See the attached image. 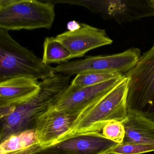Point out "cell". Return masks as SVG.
I'll use <instances>...</instances> for the list:
<instances>
[{"mask_svg": "<svg viewBox=\"0 0 154 154\" xmlns=\"http://www.w3.org/2000/svg\"><path fill=\"white\" fill-rule=\"evenodd\" d=\"M70 76L61 73L39 82L40 89L25 102L0 109V140L13 133L34 129L37 119L48 110L70 85Z\"/></svg>", "mask_w": 154, "mask_h": 154, "instance_id": "cell-1", "label": "cell"}, {"mask_svg": "<svg viewBox=\"0 0 154 154\" xmlns=\"http://www.w3.org/2000/svg\"><path fill=\"white\" fill-rule=\"evenodd\" d=\"M55 73L54 67L0 29V82L17 77L42 81Z\"/></svg>", "mask_w": 154, "mask_h": 154, "instance_id": "cell-2", "label": "cell"}, {"mask_svg": "<svg viewBox=\"0 0 154 154\" xmlns=\"http://www.w3.org/2000/svg\"><path fill=\"white\" fill-rule=\"evenodd\" d=\"M128 90V79L125 76L110 91L79 115L69 131L57 141L74 134L100 132L111 122H122L127 116Z\"/></svg>", "mask_w": 154, "mask_h": 154, "instance_id": "cell-3", "label": "cell"}, {"mask_svg": "<svg viewBox=\"0 0 154 154\" xmlns=\"http://www.w3.org/2000/svg\"><path fill=\"white\" fill-rule=\"evenodd\" d=\"M55 18V4L50 1H0V29L7 31L49 29Z\"/></svg>", "mask_w": 154, "mask_h": 154, "instance_id": "cell-4", "label": "cell"}, {"mask_svg": "<svg viewBox=\"0 0 154 154\" xmlns=\"http://www.w3.org/2000/svg\"><path fill=\"white\" fill-rule=\"evenodd\" d=\"M125 75L128 79L127 111L154 121V43Z\"/></svg>", "mask_w": 154, "mask_h": 154, "instance_id": "cell-5", "label": "cell"}, {"mask_svg": "<svg viewBox=\"0 0 154 154\" xmlns=\"http://www.w3.org/2000/svg\"><path fill=\"white\" fill-rule=\"evenodd\" d=\"M57 3L84 7L119 25L154 16L150 0H60Z\"/></svg>", "mask_w": 154, "mask_h": 154, "instance_id": "cell-6", "label": "cell"}, {"mask_svg": "<svg viewBox=\"0 0 154 154\" xmlns=\"http://www.w3.org/2000/svg\"><path fill=\"white\" fill-rule=\"evenodd\" d=\"M141 56L140 49L131 48L119 54L89 56L83 59L68 61L54 67V70L55 73L69 76L88 71L125 75L136 66Z\"/></svg>", "mask_w": 154, "mask_h": 154, "instance_id": "cell-7", "label": "cell"}, {"mask_svg": "<svg viewBox=\"0 0 154 154\" xmlns=\"http://www.w3.org/2000/svg\"><path fill=\"white\" fill-rule=\"evenodd\" d=\"M125 76L124 75L88 87H77L70 84L52 107L64 113L78 117L117 86Z\"/></svg>", "mask_w": 154, "mask_h": 154, "instance_id": "cell-8", "label": "cell"}, {"mask_svg": "<svg viewBox=\"0 0 154 154\" xmlns=\"http://www.w3.org/2000/svg\"><path fill=\"white\" fill-rule=\"evenodd\" d=\"M118 144L100 132L74 134L53 145L34 149L29 154H109Z\"/></svg>", "mask_w": 154, "mask_h": 154, "instance_id": "cell-9", "label": "cell"}, {"mask_svg": "<svg viewBox=\"0 0 154 154\" xmlns=\"http://www.w3.org/2000/svg\"><path fill=\"white\" fill-rule=\"evenodd\" d=\"M56 39L66 48L71 58L83 57L93 49L112 44L105 30L81 23L79 29L57 35Z\"/></svg>", "mask_w": 154, "mask_h": 154, "instance_id": "cell-10", "label": "cell"}, {"mask_svg": "<svg viewBox=\"0 0 154 154\" xmlns=\"http://www.w3.org/2000/svg\"><path fill=\"white\" fill-rule=\"evenodd\" d=\"M77 118L57 110L52 106L41 114L37 119L34 127L40 147L48 146L57 142L69 131Z\"/></svg>", "mask_w": 154, "mask_h": 154, "instance_id": "cell-11", "label": "cell"}, {"mask_svg": "<svg viewBox=\"0 0 154 154\" xmlns=\"http://www.w3.org/2000/svg\"><path fill=\"white\" fill-rule=\"evenodd\" d=\"M40 89L39 81L29 77H14L0 82V109L21 104Z\"/></svg>", "mask_w": 154, "mask_h": 154, "instance_id": "cell-12", "label": "cell"}, {"mask_svg": "<svg viewBox=\"0 0 154 154\" xmlns=\"http://www.w3.org/2000/svg\"><path fill=\"white\" fill-rule=\"evenodd\" d=\"M125 129L122 143H143L154 145V121L142 114L127 111L122 122Z\"/></svg>", "mask_w": 154, "mask_h": 154, "instance_id": "cell-13", "label": "cell"}, {"mask_svg": "<svg viewBox=\"0 0 154 154\" xmlns=\"http://www.w3.org/2000/svg\"><path fill=\"white\" fill-rule=\"evenodd\" d=\"M35 129L13 133L1 140L0 153L27 154L33 148L39 146Z\"/></svg>", "mask_w": 154, "mask_h": 154, "instance_id": "cell-14", "label": "cell"}, {"mask_svg": "<svg viewBox=\"0 0 154 154\" xmlns=\"http://www.w3.org/2000/svg\"><path fill=\"white\" fill-rule=\"evenodd\" d=\"M43 62L46 65L59 64L68 62L71 58L70 53L55 37H46L43 45Z\"/></svg>", "mask_w": 154, "mask_h": 154, "instance_id": "cell-15", "label": "cell"}, {"mask_svg": "<svg viewBox=\"0 0 154 154\" xmlns=\"http://www.w3.org/2000/svg\"><path fill=\"white\" fill-rule=\"evenodd\" d=\"M124 75L109 72L88 71L76 75L70 85L77 87H88L96 85Z\"/></svg>", "mask_w": 154, "mask_h": 154, "instance_id": "cell-16", "label": "cell"}, {"mask_svg": "<svg viewBox=\"0 0 154 154\" xmlns=\"http://www.w3.org/2000/svg\"><path fill=\"white\" fill-rule=\"evenodd\" d=\"M154 151V145L143 143L118 144L109 154H140Z\"/></svg>", "mask_w": 154, "mask_h": 154, "instance_id": "cell-17", "label": "cell"}, {"mask_svg": "<svg viewBox=\"0 0 154 154\" xmlns=\"http://www.w3.org/2000/svg\"><path fill=\"white\" fill-rule=\"evenodd\" d=\"M102 131V135L108 139L118 144L123 143L125 132L121 122H109L103 127Z\"/></svg>", "mask_w": 154, "mask_h": 154, "instance_id": "cell-18", "label": "cell"}, {"mask_svg": "<svg viewBox=\"0 0 154 154\" xmlns=\"http://www.w3.org/2000/svg\"><path fill=\"white\" fill-rule=\"evenodd\" d=\"M81 27V23L75 20L70 21L67 24V29L68 31H74L79 29Z\"/></svg>", "mask_w": 154, "mask_h": 154, "instance_id": "cell-19", "label": "cell"}, {"mask_svg": "<svg viewBox=\"0 0 154 154\" xmlns=\"http://www.w3.org/2000/svg\"><path fill=\"white\" fill-rule=\"evenodd\" d=\"M150 2L152 7L154 9V0H150Z\"/></svg>", "mask_w": 154, "mask_h": 154, "instance_id": "cell-20", "label": "cell"}, {"mask_svg": "<svg viewBox=\"0 0 154 154\" xmlns=\"http://www.w3.org/2000/svg\"><path fill=\"white\" fill-rule=\"evenodd\" d=\"M0 154H11L9 153H0Z\"/></svg>", "mask_w": 154, "mask_h": 154, "instance_id": "cell-21", "label": "cell"}]
</instances>
